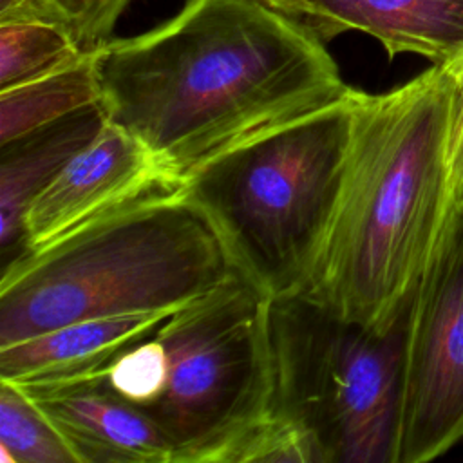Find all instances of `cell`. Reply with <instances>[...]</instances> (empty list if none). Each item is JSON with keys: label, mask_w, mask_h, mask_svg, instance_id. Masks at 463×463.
<instances>
[{"label": "cell", "mask_w": 463, "mask_h": 463, "mask_svg": "<svg viewBox=\"0 0 463 463\" xmlns=\"http://www.w3.org/2000/svg\"><path fill=\"white\" fill-rule=\"evenodd\" d=\"M0 461L78 463L43 411L11 382H0Z\"/></svg>", "instance_id": "cell-15"}, {"label": "cell", "mask_w": 463, "mask_h": 463, "mask_svg": "<svg viewBox=\"0 0 463 463\" xmlns=\"http://www.w3.org/2000/svg\"><path fill=\"white\" fill-rule=\"evenodd\" d=\"M463 443V221L411 300L394 463H427Z\"/></svg>", "instance_id": "cell-7"}, {"label": "cell", "mask_w": 463, "mask_h": 463, "mask_svg": "<svg viewBox=\"0 0 463 463\" xmlns=\"http://www.w3.org/2000/svg\"><path fill=\"white\" fill-rule=\"evenodd\" d=\"M450 101L447 63L378 94L351 87L338 199L302 295L378 333L405 318L439 215Z\"/></svg>", "instance_id": "cell-2"}, {"label": "cell", "mask_w": 463, "mask_h": 463, "mask_svg": "<svg viewBox=\"0 0 463 463\" xmlns=\"http://www.w3.org/2000/svg\"><path fill=\"white\" fill-rule=\"evenodd\" d=\"M105 118L179 184L210 157L340 101L326 43L262 0H188L168 22L94 51Z\"/></svg>", "instance_id": "cell-1"}, {"label": "cell", "mask_w": 463, "mask_h": 463, "mask_svg": "<svg viewBox=\"0 0 463 463\" xmlns=\"http://www.w3.org/2000/svg\"><path fill=\"white\" fill-rule=\"evenodd\" d=\"M172 313H141L71 322L0 345V380L13 383L94 374L150 336Z\"/></svg>", "instance_id": "cell-11"}, {"label": "cell", "mask_w": 463, "mask_h": 463, "mask_svg": "<svg viewBox=\"0 0 463 463\" xmlns=\"http://www.w3.org/2000/svg\"><path fill=\"white\" fill-rule=\"evenodd\" d=\"M105 119L94 105L0 145L2 266L25 251L24 219L33 201L98 136Z\"/></svg>", "instance_id": "cell-12"}, {"label": "cell", "mask_w": 463, "mask_h": 463, "mask_svg": "<svg viewBox=\"0 0 463 463\" xmlns=\"http://www.w3.org/2000/svg\"><path fill=\"white\" fill-rule=\"evenodd\" d=\"M443 63L449 65L452 74V101L445 150L443 195L425 268L441 255L463 221V51Z\"/></svg>", "instance_id": "cell-16"}, {"label": "cell", "mask_w": 463, "mask_h": 463, "mask_svg": "<svg viewBox=\"0 0 463 463\" xmlns=\"http://www.w3.org/2000/svg\"><path fill=\"white\" fill-rule=\"evenodd\" d=\"M99 101L94 52H89L56 72L0 90V145Z\"/></svg>", "instance_id": "cell-13"}, {"label": "cell", "mask_w": 463, "mask_h": 463, "mask_svg": "<svg viewBox=\"0 0 463 463\" xmlns=\"http://www.w3.org/2000/svg\"><path fill=\"white\" fill-rule=\"evenodd\" d=\"M317 463L306 436L286 420L269 412L246 429L221 456L219 463Z\"/></svg>", "instance_id": "cell-17"}, {"label": "cell", "mask_w": 463, "mask_h": 463, "mask_svg": "<svg viewBox=\"0 0 463 463\" xmlns=\"http://www.w3.org/2000/svg\"><path fill=\"white\" fill-rule=\"evenodd\" d=\"M18 22H43L60 25L42 0H0V24Z\"/></svg>", "instance_id": "cell-19"}, {"label": "cell", "mask_w": 463, "mask_h": 463, "mask_svg": "<svg viewBox=\"0 0 463 463\" xmlns=\"http://www.w3.org/2000/svg\"><path fill=\"white\" fill-rule=\"evenodd\" d=\"M262 2L279 9V11H282V13H286V14H289L291 18L298 20L304 0H262Z\"/></svg>", "instance_id": "cell-20"}, {"label": "cell", "mask_w": 463, "mask_h": 463, "mask_svg": "<svg viewBox=\"0 0 463 463\" xmlns=\"http://www.w3.org/2000/svg\"><path fill=\"white\" fill-rule=\"evenodd\" d=\"M298 22L324 43L362 31L389 58L418 54L443 63L463 51V0H304Z\"/></svg>", "instance_id": "cell-10"}, {"label": "cell", "mask_w": 463, "mask_h": 463, "mask_svg": "<svg viewBox=\"0 0 463 463\" xmlns=\"http://www.w3.org/2000/svg\"><path fill=\"white\" fill-rule=\"evenodd\" d=\"M89 52L54 24H0V90L56 72Z\"/></svg>", "instance_id": "cell-14"}, {"label": "cell", "mask_w": 463, "mask_h": 463, "mask_svg": "<svg viewBox=\"0 0 463 463\" xmlns=\"http://www.w3.org/2000/svg\"><path fill=\"white\" fill-rule=\"evenodd\" d=\"M268 304L237 277L156 327L161 376L143 412L168 441L174 463H219L269 414Z\"/></svg>", "instance_id": "cell-6"}, {"label": "cell", "mask_w": 463, "mask_h": 463, "mask_svg": "<svg viewBox=\"0 0 463 463\" xmlns=\"http://www.w3.org/2000/svg\"><path fill=\"white\" fill-rule=\"evenodd\" d=\"M175 186L137 137L105 119L98 136L29 206L24 219V253L42 250L132 201Z\"/></svg>", "instance_id": "cell-8"}, {"label": "cell", "mask_w": 463, "mask_h": 463, "mask_svg": "<svg viewBox=\"0 0 463 463\" xmlns=\"http://www.w3.org/2000/svg\"><path fill=\"white\" fill-rule=\"evenodd\" d=\"M405 320L378 333L306 295L269 300V412L306 436L317 463H394Z\"/></svg>", "instance_id": "cell-5"}, {"label": "cell", "mask_w": 463, "mask_h": 463, "mask_svg": "<svg viewBox=\"0 0 463 463\" xmlns=\"http://www.w3.org/2000/svg\"><path fill=\"white\" fill-rule=\"evenodd\" d=\"M16 385L51 420L78 463H174L165 436L110 387L107 369Z\"/></svg>", "instance_id": "cell-9"}, {"label": "cell", "mask_w": 463, "mask_h": 463, "mask_svg": "<svg viewBox=\"0 0 463 463\" xmlns=\"http://www.w3.org/2000/svg\"><path fill=\"white\" fill-rule=\"evenodd\" d=\"M83 52L112 40L114 27L132 0H42Z\"/></svg>", "instance_id": "cell-18"}, {"label": "cell", "mask_w": 463, "mask_h": 463, "mask_svg": "<svg viewBox=\"0 0 463 463\" xmlns=\"http://www.w3.org/2000/svg\"><path fill=\"white\" fill-rule=\"evenodd\" d=\"M241 277L179 192H154L2 266L0 345L105 317L174 313Z\"/></svg>", "instance_id": "cell-3"}, {"label": "cell", "mask_w": 463, "mask_h": 463, "mask_svg": "<svg viewBox=\"0 0 463 463\" xmlns=\"http://www.w3.org/2000/svg\"><path fill=\"white\" fill-rule=\"evenodd\" d=\"M349 90L326 109L210 157L177 184L237 273L269 300L302 295L309 284L338 199Z\"/></svg>", "instance_id": "cell-4"}]
</instances>
